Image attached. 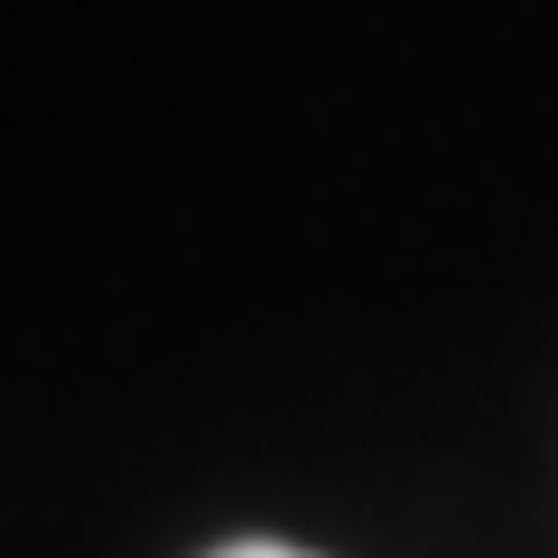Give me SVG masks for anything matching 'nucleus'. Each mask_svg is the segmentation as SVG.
Returning a JSON list of instances; mask_svg holds the SVG:
<instances>
[{"instance_id": "nucleus-1", "label": "nucleus", "mask_w": 558, "mask_h": 558, "mask_svg": "<svg viewBox=\"0 0 558 558\" xmlns=\"http://www.w3.org/2000/svg\"><path fill=\"white\" fill-rule=\"evenodd\" d=\"M215 558H307V549H279V539H233V549H215Z\"/></svg>"}]
</instances>
